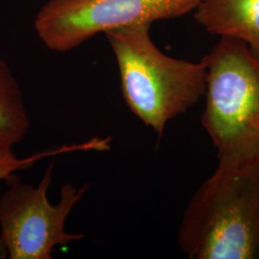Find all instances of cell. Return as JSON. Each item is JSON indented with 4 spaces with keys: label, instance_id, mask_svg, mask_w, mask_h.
<instances>
[{
    "label": "cell",
    "instance_id": "obj_1",
    "mask_svg": "<svg viewBox=\"0 0 259 259\" xmlns=\"http://www.w3.org/2000/svg\"><path fill=\"white\" fill-rule=\"evenodd\" d=\"M178 241L189 258L259 259V154L218 164L187 205Z\"/></svg>",
    "mask_w": 259,
    "mask_h": 259
},
{
    "label": "cell",
    "instance_id": "obj_2",
    "mask_svg": "<svg viewBox=\"0 0 259 259\" xmlns=\"http://www.w3.org/2000/svg\"><path fill=\"white\" fill-rule=\"evenodd\" d=\"M150 25L105 32L115 57L122 95L139 120L160 137L167 123L188 111L206 89V63L176 59L161 52Z\"/></svg>",
    "mask_w": 259,
    "mask_h": 259
},
{
    "label": "cell",
    "instance_id": "obj_3",
    "mask_svg": "<svg viewBox=\"0 0 259 259\" xmlns=\"http://www.w3.org/2000/svg\"><path fill=\"white\" fill-rule=\"evenodd\" d=\"M206 103L202 124L219 164H237L259 154V60L239 39L221 37L204 56Z\"/></svg>",
    "mask_w": 259,
    "mask_h": 259
},
{
    "label": "cell",
    "instance_id": "obj_4",
    "mask_svg": "<svg viewBox=\"0 0 259 259\" xmlns=\"http://www.w3.org/2000/svg\"><path fill=\"white\" fill-rule=\"evenodd\" d=\"M52 172L53 163L37 186L17 181L1 195L0 255L11 259H50L57 246L65 247L84 237L81 233L66 232L65 223L90 185L79 188L63 185L59 203L51 204L47 190Z\"/></svg>",
    "mask_w": 259,
    "mask_h": 259
},
{
    "label": "cell",
    "instance_id": "obj_5",
    "mask_svg": "<svg viewBox=\"0 0 259 259\" xmlns=\"http://www.w3.org/2000/svg\"><path fill=\"white\" fill-rule=\"evenodd\" d=\"M204 0H49L35 19L45 46L66 52L99 33L118 28L152 25L194 12Z\"/></svg>",
    "mask_w": 259,
    "mask_h": 259
},
{
    "label": "cell",
    "instance_id": "obj_6",
    "mask_svg": "<svg viewBox=\"0 0 259 259\" xmlns=\"http://www.w3.org/2000/svg\"><path fill=\"white\" fill-rule=\"evenodd\" d=\"M194 19L209 34L245 42L259 60V0H204Z\"/></svg>",
    "mask_w": 259,
    "mask_h": 259
},
{
    "label": "cell",
    "instance_id": "obj_7",
    "mask_svg": "<svg viewBox=\"0 0 259 259\" xmlns=\"http://www.w3.org/2000/svg\"><path fill=\"white\" fill-rule=\"evenodd\" d=\"M30 125L21 89L8 65L0 59V149L20 143Z\"/></svg>",
    "mask_w": 259,
    "mask_h": 259
},
{
    "label": "cell",
    "instance_id": "obj_8",
    "mask_svg": "<svg viewBox=\"0 0 259 259\" xmlns=\"http://www.w3.org/2000/svg\"><path fill=\"white\" fill-rule=\"evenodd\" d=\"M111 148V139H90L81 144L64 145L61 147L44 152H38L27 157H18L14 153L13 148L0 149V181L9 179L15 172L20 170H27L34 166L37 161L73 152H88V151H106Z\"/></svg>",
    "mask_w": 259,
    "mask_h": 259
}]
</instances>
